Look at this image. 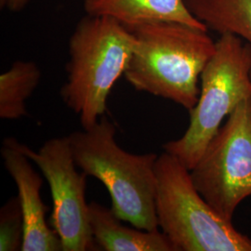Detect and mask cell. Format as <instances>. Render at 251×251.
<instances>
[{"instance_id": "obj_1", "label": "cell", "mask_w": 251, "mask_h": 251, "mask_svg": "<svg viewBox=\"0 0 251 251\" xmlns=\"http://www.w3.org/2000/svg\"><path fill=\"white\" fill-rule=\"evenodd\" d=\"M134 48L124 76L139 91L170 100L190 111L216 42L207 30L177 22H153L130 30Z\"/></svg>"}, {"instance_id": "obj_2", "label": "cell", "mask_w": 251, "mask_h": 251, "mask_svg": "<svg viewBox=\"0 0 251 251\" xmlns=\"http://www.w3.org/2000/svg\"><path fill=\"white\" fill-rule=\"evenodd\" d=\"M117 129L101 117L95 125L68 135L77 168L105 186L112 210L136 228L158 230L155 210L158 155L134 154L122 149L116 140Z\"/></svg>"}, {"instance_id": "obj_3", "label": "cell", "mask_w": 251, "mask_h": 251, "mask_svg": "<svg viewBox=\"0 0 251 251\" xmlns=\"http://www.w3.org/2000/svg\"><path fill=\"white\" fill-rule=\"evenodd\" d=\"M134 44L133 33L113 19L88 15L77 24L69 40L67 79L61 96L83 128L103 117L110 92L124 75Z\"/></svg>"}, {"instance_id": "obj_4", "label": "cell", "mask_w": 251, "mask_h": 251, "mask_svg": "<svg viewBox=\"0 0 251 251\" xmlns=\"http://www.w3.org/2000/svg\"><path fill=\"white\" fill-rule=\"evenodd\" d=\"M198 103L180 138L163 145L166 152L193 170L215 137L225 117L251 98V45L239 36L222 34L215 52L201 75Z\"/></svg>"}, {"instance_id": "obj_5", "label": "cell", "mask_w": 251, "mask_h": 251, "mask_svg": "<svg viewBox=\"0 0 251 251\" xmlns=\"http://www.w3.org/2000/svg\"><path fill=\"white\" fill-rule=\"evenodd\" d=\"M155 171L158 227L176 251H251V238L206 202L179 159L164 152Z\"/></svg>"}, {"instance_id": "obj_6", "label": "cell", "mask_w": 251, "mask_h": 251, "mask_svg": "<svg viewBox=\"0 0 251 251\" xmlns=\"http://www.w3.org/2000/svg\"><path fill=\"white\" fill-rule=\"evenodd\" d=\"M190 174L206 202L232 222L251 197V98L233 110Z\"/></svg>"}, {"instance_id": "obj_7", "label": "cell", "mask_w": 251, "mask_h": 251, "mask_svg": "<svg viewBox=\"0 0 251 251\" xmlns=\"http://www.w3.org/2000/svg\"><path fill=\"white\" fill-rule=\"evenodd\" d=\"M25 153L47 179L52 198L51 225L63 251H95L86 200L87 177L76 171L68 136L52 138L34 151L22 144Z\"/></svg>"}, {"instance_id": "obj_8", "label": "cell", "mask_w": 251, "mask_h": 251, "mask_svg": "<svg viewBox=\"0 0 251 251\" xmlns=\"http://www.w3.org/2000/svg\"><path fill=\"white\" fill-rule=\"evenodd\" d=\"M1 156L18 190L25 226L22 251H63L59 235L46 221L48 207L40 194L43 179L32 167L22 144L12 137L5 138Z\"/></svg>"}, {"instance_id": "obj_9", "label": "cell", "mask_w": 251, "mask_h": 251, "mask_svg": "<svg viewBox=\"0 0 251 251\" xmlns=\"http://www.w3.org/2000/svg\"><path fill=\"white\" fill-rule=\"evenodd\" d=\"M90 16L107 17L128 30L153 22H177L207 30L189 10L185 0H84Z\"/></svg>"}, {"instance_id": "obj_10", "label": "cell", "mask_w": 251, "mask_h": 251, "mask_svg": "<svg viewBox=\"0 0 251 251\" xmlns=\"http://www.w3.org/2000/svg\"><path fill=\"white\" fill-rule=\"evenodd\" d=\"M112 208L90 203V225L97 247L105 251H176L168 236L158 230L146 231L122 225Z\"/></svg>"}, {"instance_id": "obj_11", "label": "cell", "mask_w": 251, "mask_h": 251, "mask_svg": "<svg viewBox=\"0 0 251 251\" xmlns=\"http://www.w3.org/2000/svg\"><path fill=\"white\" fill-rule=\"evenodd\" d=\"M193 15L220 35L230 33L251 45V0H185Z\"/></svg>"}, {"instance_id": "obj_12", "label": "cell", "mask_w": 251, "mask_h": 251, "mask_svg": "<svg viewBox=\"0 0 251 251\" xmlns=\"http://www.w3.org/2000/svg\"><path fill=\"white\" fill-rule=\"evenodd\" d=\"M41 71L31 61H16L0 75V117L18 120L27 115L26 100L36 90Z\"/></svg>"}, {"instance_id": "obj_13", "label": "cell", "mask_w": 251, "mask_h": 251, "mask_svg": "<svg viewBox=\"0 0 251 251\" xmlns=\"http://www.w3.org/2000/svg\"><path fill=\"white\" fill-rule=\"evenodd\" d=\"M24 216L18 197H12L0 209V251H22Z\"/></svg>"}, {"instance_id": "obj_14", "label": "cell", "mask_w": 251, "mask_h": 251, "mask_svg": "<svg viewBox=\"0 0 251 251\" xmlns=\"http://www.w3.org/2000/svg\"><path fill=\"white\" fill-rule=\"evenodd\" d=\"M30 0H0L1 7L11 11H20L26 7Z\"/></svg>"}]
</instances>
